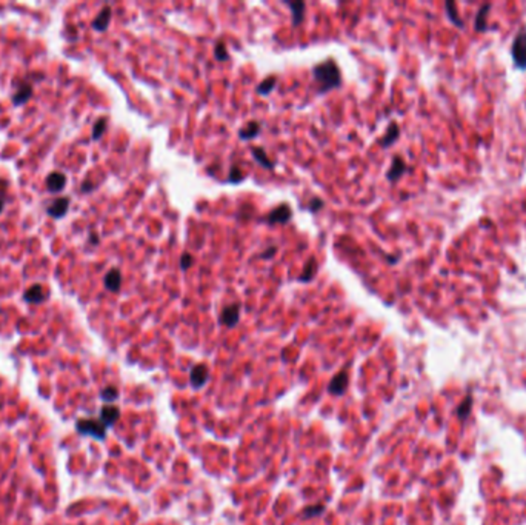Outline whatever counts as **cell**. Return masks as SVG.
Listing matches in <instances>:
<instances>
[{
    "label": "cell",
    "instance_id": "cell-28",
    "mask_svg": "<svg viewBox=\"0 0 526 525\" xmlns=\"http://www.w3.org/2000/svg\"><path fill=\"white\" fill-rule=\"evenodd\" d=\"M325 512L323 505H314V507H306L303 510V518H313V516H320Z\"/></svg>",
    "mask_w": 526,
    "mask_h": 525
},
{
    "label": "cell",
    "instance_id": "cell-6",
    "mask_svg": "<svg viewBox=\"0 0 526 525\" xmlns=\"http://www.w3.org/2000/svg\"><path fill=\"white\" fill-rule=\"evenodd\" d=\"M240 317V305L239 303H231L222 310L220 314V323L225 325L228 328H234L239 323Z\"/></svg>",
    "mask_w": 526,
    "mask_h": 525
},
{
    "label": "cell",
    "instance_id": "cell-32",
    "mask_svg": "<svg viewBox=\"0 0 526 525\" xmlns=\"http://www.w3.org/2000/svg\"><path fill=\"white\" fill-rule=\"evenodd\" d=\"M276 253H277V248H276V247H269L266 251H263V253H262L260 258H262V259H271V258H273V256L276 255Z\"/></svg>",
    "mask_w": 526,
    "mask_h": 525
},
{
    "label": "cell",
    "instance_id": "cell-13",
    "mask_svg": "<svg viewBox=\"0 0 526 525\" xmlns=\"http://www.w3.org/2000/svg\"><path fill=\"white\" fill-rule=\"evenodd\" d=\"M209 377V371H208V367L206 365H195L192 370H191V384L194 388H200L206 384Z\"/></svg>",
    "mask_w": 526,
    "mask_h": 525
},
{
    "label": "cell",
    "instance_id": "cell-7",
    "mask_svg": "<svg viewBox=\"0 0 526 525\" xmlns=\"http://www.w3.org/2000/svg\"><path fill=\"white\" fill-rule=\"evenodd\" d=\"M45 184H46V190L51 194H57V193L63 191V188L66 185V176L63 173H60V171H52L46 177Z\"/></svg>",
    "mask_w": 526,
    "mask_h": 525
},
{
    "label": "cell",
    "instance_id": "cell-14",
    "mask_svg": "<svg viewBox=\"0 0 526 525\" xmlns=\"http://www.w3.org/2000/svg\"><path fill=\"white\" fill-rule=\"evenodd\" d=\"M120 418V410L116 405H105L100 413V422L108 428Z\"/></svg>",
    "mask_w": 526,
    "mask_h": 525
},
{
    "label": "cell",
    "instance_id": "cell-10",
    "mask_svg": "<svg viewBox=\"0 0 526 525\" xmlns=\"http://www.w3.org/2000/svg\"><path fill=\"white\" fill-rule=\"evenodd\" d=\"M406 170H408V167H406V164H405V160H403L400 156H395V157L392 159L391 168H389L388 173H386V179L389 180V182H397V180L406 173Z\"/></svg>",
    "mask_w": 526,
    "mask_h": 525
},
{
    "label": "cell",
    "instance_id": "cell-34",
    "mask_svg": "<svg viewBox=\"0 0 526 525\" xmlns=\"http://www.w3.org/2000/svg\"><path fill=\"white\" fill-rule=\"evenodd\" d=\"M6 202H8V199H6V197H0V214H2V213H3V210H5V205H6Z\"/></svg>",
    "mask_w": 526,
    "mask_h": 525
},
{
    "label": "cell",
    "instance_id": "cell-24",
    "mask_svg": "<svg viewBox=\"0 0 526 525\" xmlns=\"http://www.w3.org/2000/svg\"><path fill=\"white\" fill-rule=\"evenodd\" d=\"M445 9H446V14H448V17H449V20L454 23L456 26L463 28V20L460 19V15H459V12H457V6L452 3V2H446V3H445Z\"/></svg>",
    "mask_w": 526,
    "mask_h": 525
},
{
    "label": "cell",
    "instance_id": "cell-31",
    "mask_svg": "<svg viewBox=\"0 0 526 525\" xmlns=\"http://www.w3.org/2000/svg\"><path fill=\"white\" fill-rule=\"evenodd\" d=\"M323 205H325V204H323L322 199L314 197L313 201H311L310 204H308V210H310L311 213H317V211H320V210H322V207H323Z\"/></svg>",
    "mask_w": 526,
    "mask_h": 525
},
{
    "label": "cell",
    "instance_id": "cell-1",
    "mask_svg": "<svg viewBox=\"0 0 526 525\" xmlns=\"http://www.w3.org/2000/svg\"><path fill=\"white\" fill-rule=\"evenodd\" d=\"M313 77L320 94L328 93L342 85V71L333 59H328L322 63H317L313 68Z\"/></svg>",
    "mask_w": 526,
    "mask_h": 525
},
{
    "label": "cell",
    "instance_id": "cell-23",
    "mask_svg": "<svg viewBox=\"0 0 526 525\" xmlns=\"http://www.w3.org/2000/svg\"><path fill=\"white\" fill-rule=\"evenodd\" d=\"M471 410H473V396H471V394H468L466 397H465V399L462 401V404L457 407V410H456V413H457V418L463 422V421H466L468 419V416H469V413H471Z\"/></svg>",
    "mask_w": 526,
    "mask_h": 525
},
{
    "label": "cell",
    "instance_id": "cell-15",
    "mask_svg": "<svg viewBox=\"0 0 526 525\" xmlns=\"http://www.w3.org/2000/svg\"><path fill=\"white\" fill-rule=\"evenodd\" d=\"M347 387H348V374L342 371L337 376H334L333 381L330 382V393L340 396L347 391Z\"/></svg>",
    "mask_w": 526,
    "mask_h": 525
},
{
    "label": "cell",
    "instance_id": "cell-33",
    "mask_svg": "<svg viewBox=\"0 0 526 525\" xmlns=\"http://www.w3.org/2000/svg\"><path fill=\"white\" fill-rule=\"evenodd\" d=\"M8 180L6 179H0V197H6L8 193Z\"/></svg>",
    "mask_w": 526,
    "mask_h": 525
},
{
    "label": "cell",
    "instance_id": "cell-4",
    "mask_svg": "<svg viewBox=\"0 0 526 525\" xmlns=\"http://www.w3.org/2000/svg\"><path fill=\"white\" fill-rule=\"evenodd\" d=\"M293 217V210L289 205L286 204H282L279 207H276L273 211H271L266 217L268 224L274 225V224H280V225H285L286 222H289V219Z\"/></svg>",
    "mask_w": 526,
    "mask_h": 525
},
{
    "label": "cell",
    "instance_id": "cell-16",
    "mask_svg": "<svg viewBox=\"0 0 526 525\" xmlns=\"http://www.w3.org/2000/svg\"><path fill=\"white\" fill-rule=\"evenodd\" d=\"M317 269H319V262L316 258H310L306 261L305 266H303V271L302 274L299 276V280L300 282H310L316 277L317 274Z\"/></svg>",
    "mask_w": 526,
    "mask_h": 525
},
{
    "label": "cell",
    "instance_id": "cell-18",
    "mask_svg": "<svg viewBox=\"0 0 526 525\" xmlns=\"http://www.w3.org/2000/svg\"><path fill=\"white\" fill-rule=\"evenodd\" d=\"M398 136H400V128H398V125L395 122H391L386 133H385V136H383V139L380 140V145H382L383 148H388V147H391L392 143L397 142Z\"/></svg>",
    "mask_w": 526,
    "mask_h": 525
},
{
    "label": "cell",
    "instance_id": "cell-26",
    "mask_svg": "<svg viewBox=\"0 0 526 525\" xmlns=\"http://www.w3.org/2000/svg\"><path fill=\"white\" fill-rule=\"evenodd\" d=\"M214 57L219 62H225V60L229 59V54L226 51V45L222 40H219L214 45Z\"/></svg>",
    "mask_w": 526,
    "mask_h": 525
},
{
    "label": "cell",
    "instance_id": "cell-5",
    "mask_svg": "<svg viewBox=\"0 0 526 525\" xmlns=\"http://www.w3.org/2000/svg\"><path fill=\"white\" fill-rule=\"evenodd\" d=\"M69 204L71 201L68 197H57L46 207V214L52 219H62V217L66 216L68 210H69Z\"/></svg>",
    "mask_w": 526,
    "mask_h": 525
},
{
    "label": "cell",
    "instance_id": "cell-20",
    "mask_svg": "<svg viewBox=\"0 0 526 525\" xmlns=\"http://www.w3.org/2000/svg\"><path fill=\"white\" fill-rule=\"evenodd\" d=\"M260 131H262V125L256 120H252L246 126H243L242 130H239V137L242 140H251L254 137H257Z\"/></svg>",
    "mask_w": 526,
    "mask_h": 525
},
{
    "label": "cell",
    "instance_id": "cell-30",
    "mask_svg": "<svg viewBox=\"0 0 526 525\" xmlns=\"http://www.w3.org/2000/svg\"><path fill=\"white\" fill-rule=\"evenodd\" d=\"M194 263V258L192 255H189V253H183L182 256H180V268H182L183 271L188 269L189 266H192Z\"/></svg>",
    "mask_w": 526,
    "mask_h": 525
},
{
    "label": "cell",
    "instance_id": "cell-19",
    "mask_svg": "<svg viewBox=\"0 0 526 525\" xmlns=\"http://www.w3.org/2000/svg\"><path fill=\"white\" fill-rule=\"evenodd\" d=\"M251 153H252V157L256 159V162H257L260 167H263V168H266V170H274V167H276L274 162L268 157V154H266V151H265L263 148L254 147V148L251 150Z\"/></svg>",
    "mask_w": 526,
    "mask_h": 525
},
{
    "label": "cell",
    "instance_id": "cell-29",
    "mask_svg": "<svg viewBox=\"0 0 526 525\" xmlns=\"http://www.w3.org/2000/svg\"><path fill=\"white\" fill-rule=\"evenodd\" d=\"M117 396H119V391H117L114 387H108V388H105V390L102 391V399H103V401H106V402H113V401H116V399H117Z\"/></svg>",
    "mask_w": 526,
    "mask_h": 525
},
{
    "label": "cell",
    "instance_id": "cell-25",
    "mask_svg": "<svg viewBox=\"0 0 526 525\" xmlns=\"http://www.w3.org/2000/svg\"><path fill=\"white\" fill-rule=\"evenodd\" d=\"M108 120H106V117H100L96 123H94V126H93V133H91V137H93V140H99L102 136H103V133L106 131V126H108V123H106Z\"/></svg>",
    "mask_w": 526,
    "mask_h": 525
},
{
    "label": "cell",
    "instance_id": "cell-22",
    "mask_svg": "<svg viewBox=\"0 0 526 525\" xmlns=\"http://www.w3.org/2000/svg\"><path fill=\"white\" fill-rule=\"evenodd\" d=\"M276 83H277V77H276V76H268L266 79H263V80L257 85L256 91H257V94H260V96H268L269 93L274 91Z\"/></svg>",
    "mask_w": 526,
    "mask_h": 525
},
{
    "label": "cell",
    "instance_id": "cell-21",
    "mask_svg": "<svg viewBox=\"0 0 526 525\" xmlns=\"http://www.w3.org/2000/svg\"><path fill=\"white\" fill-rule=\"evenodd\" d=\"M489 9H491V5H489V3H485V5L479 9V12H477V15H476V20H474V26H476L477 31H486V28H488V14H489Z\"/></svg>",
    "mask_w": 526,
    "mask_h": 525
},
{
    "label": "cell",
    "instance_id": "cell-8",
    "mask_svg": "<svg viewBox=\"0 0 526 525\" xmlns=\"http://www.w3.org/2000/svg\"><path fill=\"white\" fill-rule=\"evenodd\" d=\"M32 86H31V83H26V82H22L19 86H17L15 88V91H14V94L11 96V99H12V105L14 106H22V105H25L31 97H32Z\"/></svg>",
    "mask_w": 526,
    "mask_h": 525
},
{
    "label": "cell",
    "instance_id": "cell-11",
    "mask_svg": "<svg viewBox=\"0 0 526 525\" xmlns=\"http://www.w3.org/2000/svg\"><path fill=\"white\" fill-rule=\"evenodd\" d=\"M111 17H113V9H111V6H103L102 11L97 14V17L93 20L91 26H93L96 31L103 32V31L108 29V26H110Z\"/></svg>",
    "mask_w": 526,
    "mask_h": 525
},
{
    "label": "cell",
    "instance_id": "cell-3",
    "mask_svg": "<svg viewBox=\"0 0 526 525\" xmlns=\"http://www.w3.org/2000/svg\"><path fill=\"white\" fill-rule=\"evenodd\" d=\"M77 430L82 434H88L96 439H103L106 434V427L100 421L94 419H80L77 421Z\"/></svg>",
    "mask_w": 526,
    "mask_h": 525
},
{
    "label": "cell",
    "instance_id": "cell-9",
    "mask_svg": "<svg viewBox=\"0 0 526 525\" xmlns=\"http://www.w3.org/2000/svg\"><path fill=\"white\" fill-rule=\"evenodd\" d=\"M46 291L45 288L40 283H34L31 285L26 291L23 293V300L28 303H42L46 300Z\"/></svg>",
    "mask_w": 526,
    "mask_h": 525
},
{
    "label": "cell",
    "instance_id": "cell-2",
    "mask_svg": "<svg viewBox=\"0 0 526 525\" xmlns=\"http://www.w3.org/2000/svg\"><path fill=\"white\" fill-rule=\"evenodd\" d=\"M511 56L514 66L519 69H526V32L520 31L511 46Z\"/></svg>",
    "mask_w": 526,
    "mask_h": 525
},
{
    "label": "cell",
    "instance_id": "cell-12",
    "mask_svg": "<svg viewBox=\"0 0 526 525\" xmlns=\"http://www.w3.org/2000/svg\"><path fill=\"white\" fill-rule=\"evenodd\" d=\"M103 285H105V288L108 289V291L117 293L120 289V286H122V273L117 268L110 269L105 274V277H103Z\"/></svg>",
    "mask_w": 526,
    "mask_h": 525
},
{
    "label": "cell",
    "instance_id": "cell-35",
    "mask_svg": "<svg viewBox=\"0 0 526 525\" xmlns=\"http://www.w3.org/2000/svg\"><path fill=\"white\" fill-rule=\"evenodd\" d=\"M89 242H91V244H99V238L96 236V234H91V236H89Z\"/></svg>",
    "mask_w": 526,
    "mask_h": 525
},
{
    "label": "cell",
    "instance_id": "cell-27",
    "mask_svg": "<svg viewBox=\"0 0 526 525\" xmlns=\"http://www.w3.org/2000/svg\"><path fill=\"white\" fill-rule=\"evenodd\" d=\"M245 179V174H243V171L239 168V167H235V165H232L231 167V170H229V177H228V182H231V184H239V182H242V180Z\"/></svg>",
    "mask_w": 526,
    "mask_h": 525
},
{
    "label": "cell",
    "instance_id": "cell-17",
    "mask_svg": "<svg viewBox=\"0 0 526 525\" xmlns=\"http://www.w3.org/2000/svg\"><path fill=\"white\" fill-rule=\"evenodd\" d=\"M289 8H291L293 11V26H299L303 19H305V9H306V3L305 2H300V0H297V2H285Z\"/></svg>",
    "mask_w": 526,
    "mask_h": 525
}]
</instances>
